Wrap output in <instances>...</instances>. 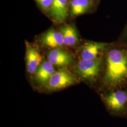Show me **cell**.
<instances>
[{"mask_svg":"<svg viewBox=\"0 0 127 127\" xmlns=\"http://www.w3.org/2000/svg\"><path fill=\"white\" fill-rule=\"evenodd\" d=\"M76 80L72 73L66 69L55 72L47 82V88L50 90H58L74 84Z\"/></svg>","mask_w":127,"mask_h":127,"instance_id":"4","label":"cell"},{"mask_svg":"<svg viewBox=\"0 0 127 127\" xmlns=\"http://www.w3.org/2000/svg\"></svg>","mask_w":127,"mask_h":127,"instance_id":"14","label":"cell"},{"mask_svg":"<svg viewBox=\"0 0 127 127\" xmlns=\"http://www.w3.org/2000/svg\"><path fill=\"white\" fill-rule=\"evenodd\" d=\"M48 13L55 22L63 23L69 14V0H53Z\"/></svg>","mask_w":127,"mask_h":127,"instance_id":"5","label":"cell"},{"mask_svg":"<svg viewBox=\"0 0 127 127\" xmlns=\"http://www.w3.org/2000/svg\"><path fill=\"white\" fill-rule=\"evenodd\" d=\"M127 80V50L111 49L105 60L104 81L112 88H116Z\"/></svg>","mask_w":127,"mask_h":127,"instance_id":"1","label":"cell"},{"mask_svg":"<svg viewBox=\"0 0 127 127\" xmlns=\"http://www.w3.org/2000/svg\"><path fill=\"white\" fill-rule=\"evenodd\" d=\"M41 42L44 45L53 49L60 48L64 45L62 33L54 29H50L46 32L41 38Z\"/></svg>","mask_w":127,"mask_h":127,"instance_id":"10","label":"cell"},{"mask_svg":"<svg viewBox=\"0 0 127 127\" xmlns=\"http://www.w3.org/2000/svg\"><path fill=\"white\" fill-rule=\"evenodd\" d=\"M107 44L104 43L89 41L85 43L82 47L81 51V59H101Z\"/></svg>","mask_w":127,"mask_h":127,"instance_id":"6","label":"cell"},{"mask_svg":"<svg viewBox=\"0 0 127 127\" xmlns=\"http://www.w3.org/2000/svg\"><path fill=\"white\" fill-rule=\"evenodd\" d=\"M26 62L28 72L33 74L42 63V57L38 50L27 43Z\"/></svg>","mask_w":127,"mask_h":127,"instance_id":"8","label":"cell"},{"mask_svg":"<svg viewBox=\"0 0 127 127\" xmlns=\"http://www.w3.org/2000/svg\"><path fill=\"white\" fill-rule=\"evenodd\" d=\"M102 67L101 59L89 60L81 59L77 65V71L85 80L92 81L99 75Z\"/></svg>","mask_w":127,"mask_h":127,"instance_id":"3","label":"cell"},{"mask_svg":"<svg viewBox=\"0 0 127 127\" xmlns=\"http://www.w3.org/2000/svg\"><path fill=\"white\" fill-rule=\"evenodd\" d=\"M48 61L53 65L64 66L72 62V55L60 48L50 50L48 55Z\"/></svg>","mask_w":127,"mask_h":127,"instance_id":"7","label":"cell"},{"mask_svg":"<svg viewBox=\"0 0 127 127\" xmlns=\"http://www.w3.org/2000/svg\"><path fill=\"white\" fill-rule=\"evenodd\" d=\"M37 3L44 11L49 12L53 0H35Z\"/></svg>","mask_w":127,"mask_h":127,"instance_id":"13","label":"cell"},{"mask_svg":"<svg viewBox=\"0 0 127 127\" xmlns=\"http://www.w3.org/2000/svg\"><path fill=\"white\" fill-rule=\"evenodd\" d=\"M54 65L49 61L42 62L35 72L37 80L41 84H45L56 72Z\"/></svg>","mask_w":127,"mask_h":127,"instance_id":"11","label":"cell"},{"mask_svg":"<svg viewBox=\"0 0 127 127\" xmlns=\"http://www.w3.org/2000/svg\"><path fill=\"white\" fill-rule=\"evenodd\" d=\"M96 0H69V13L77 17L88 12L94 7Z\"/></svg>","mask_w":127,"mask_h":127,"instance_id":"9","label":"cell"},{"mask_svg":"<svg viewBox=\"0 0 127 127\" xmlns=\"http://www.w3.org/2000/svg\"><path fill=\"white\" fill-rule=\"evenodd\" d=\"M60 32L62 34L65 45L73 46L78 43L79 38L77 30L72 25H67L61 27Z\"/></svg>","mask_w":127,"mask_h":127,"instance_id":"12","label":"cell"},{"mask_svg":"<svg viewBox=\"0 0 127 127\" xmlns=\"http://www.w3.org/2000/svg\"><path fill=\"white\" fill-rule=\"evenodd\" d=\"M103 100L109 111L118 116H127V91L114 90L103 96Z\"/></svg>","mask_w":127,"mask_h":127,"instance_id":"2","label":"cell"}]
</instances>
